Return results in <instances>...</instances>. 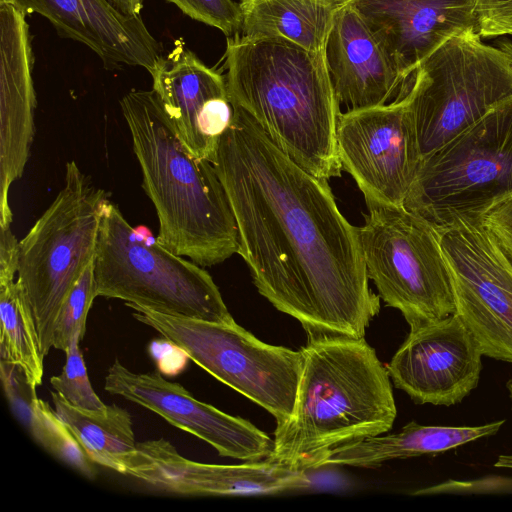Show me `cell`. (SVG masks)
<instances>
[{
  "mask_svg": "<svg viewBox=\"0 0 512 512\" xmlns=\"http://www.w3.org/2000/svg\"><path fill=\"white\" fill-rule=\"evenodd\" d=\"M233 109L212 164L237 223V254L258 292L300 322L308 340L364 338L380 297L368 284L358 227L340 212L328 180Z\"/></svg>",
  "mask_w": 512,
  "mask_h": 512,
  "instance_id": "cell-1",
  "label": "cell"
},
{
  "mask_svg": "<svg viewBox=\"0 0 512 512\" xmlns=\"http://www.w3.org/2000/svg\"><path fill=\"white\" fill-rule=\"evenodd\" d=\"M226 85L233 106L312 175H341L336 128L340 113L325 53L290 42L227 37Z\"/></svg>",
  "mask_w": 512,
  "mask_h": 512,
  "instance_id": "cell-2",
  "label": "cell"
},
{
  "mask_svg": "<svg viewBox=\"0 0 512 512\" xmlns=\"http://www.w3.org/2000/svg\"><path fill=\"white\" fill-rule=\"evenodd\" d=\"M293 411L276 425L269 460L320 467L341 446L389 431L397 409L387 367L364 338L309 339Z\"/></svg>",
  "mask_w": 512,
  "mask_h": 512,
  "instance_id": "cell-3",
  "label": "cell"
},
{
  "mask_svg": "<svg viewBox=\"0 0 512 512\" xmlns=\"http://www.w3.org/2000/svg\"><path fill=\"white\" fill-rule=\"evenodd\" d=\"M120 107L158 217V242L202 267L238 253L237 223L214 165L188 150L157 93L131 90Z\"/></svg>",
  "mask_w": 512,
  "mask_h": 512,
  "instance_id": "cell-4",
  "label": "cell"
},
{
  "mask_svg": "<svg viewBox=\"0 0 512 512\" xmlns=\"http://www.w3.org/2000/svg\"><path fill=\"white\" fill-rule=\"evenodd\" d=\"M93 272L97 296L172 316L235 321L202 266L168 250L147 227H132L110 200L100 222Z\"/></svg>",
  "mask_w": 512,
  "mask_h": 512,
  "instance_id": "cell-5",
  "label": "cell"
},
{
  "mask_svg": "<svg viewBox=\"0 0 512 512\" xmlns=\"http://www.w3.org/2000/svg\"><path fill=\"white\" fill-rule=\"evenodd\" d=\"M106 191L96 187L74 160L64 186L19 242L17 283L31 310L41 351L53 347V329L71 289L93 262Z\"/></svg>",
  "mask_w": 512,
  "mask_h": 512,
  "instance_id": "cell-6",
  "label": "cell"
},
{
  "mask_svg": "<svg viewBox=\"0 0 512 512\" xmlns=\"http://www.w3.org/2000/svg\"><path fill=\"white\" fill-rule=\"evenodd\" d=\"M512 197V97L422 158L404 207L437 229Z\"/></svg>",
  "mask_w": 512,
  "mask_h": 512,
  "instance_id": "cell-7",
  "label": "cell"
},
{
  "mask_svg": "<svg viewBox=\"0 0 512 512\" xmlns=\"http://www.w3.org/2000/svg\"><path fill=\"white\" fill-rule=\"evenodd\" d=\"M365 202L359 236L368 278L383 302L401 312L410 330L456 313L439 230L404 206Z\"/></svg>",
  "mask_w": 512,
  "mask_h": 512,
  "instance_id": "cell-8",
  "label": "cell"
},
{
  "mask_svg": "<svg viewBox=\"0 0 512 512\" xmlns=\"http://www.w3.org/2000/svg\"><path fill=\"white\" fill-rule=\"evenodd\" d=\"M407 95L424 158L512 97V58L465 30L421 63Z\"/></svg>",
  "mask_w": 512,
  "mask_h": 512,
  "instance_id": "cell-9",
  "label": "cell"
},
{
  "mask_svg": "<svg viewBox=\"0 0 512 512\" xmlns=\"http://www.w3.org/2000/svg\"><path fill=\"white\" fill-rule=\"evenodd\" d=\"M133 317L156 330L213 377L268 411L276 424L293 411L302 352L264 343L231 323L208 322L127 304Z\"/></svg>",
  "mask_w": 512,
  "mask_h": 512,
  "instance_id": "cell-10",
  "label": "cell"
},
{
  "mask_svg": "<svg viewBox=\"0 0 512 512\" xmlns=\"http://www.w3.org/2000/svg\"><path fill=\"white\" fill-rule=\"evenodd\" d=\"M438 230L456 314L483 356L512 363V264L478 221Z\"/></svg>",
  "mask_w": 512,
  "mask_h": 512,
  "instance_id": "cell-11",
  "label": "cell"
},
{
  "mask_svg": "<svg viewBox=\"0 0 512 512\" xmlns=\"http://www.w3.org/2000/svg\"><path fill=\"white\" fill-rule=\"evenodd\" d=\"M337 155L365 198L404 206L422 156L407 93L368 109L340 112Z\"/></svg>",
  "mask_w": 512,
  "mask_h": 512,
  "instance_id": "cell-12",
  "label": "cell"
},
{
  "mask_svg": "<svg viewBox=\"0 0 512 512\" xmlns=\"http://www.w3.org/2000/svg\"><path fill=\"white\" fill-rule=\"evenodd\" d=\"M104 389L153 411L207 442L223 457L256 462L273 453L274 440L251 422L195 399L158 371L135 373L116 360L105 376Z\"/></svg>",
  "mask_w": 512,
  "mask_h": 512,
  "instance_id": "cell-13",
  "label": "cell"
},
{
  "mask_svg": "<svg viewBox=\"0 0 512 512\" xmlns=\"http://www.w3.org/2000/svg\"><path fill=\"white\" fill-rule=\"evenodd\" d=\"M482 356L476 340L454 313L410 330L386 367L394 386L414 403L452 406L477 387Z\"/></svg>",
  "mask_w": 512,
  "mask_h": 512,
  "instance_id": "cell-14",
  "label": "cell"
},
{
  "mask_svg": "<svg viewBox=\"0 0 512 512\" xmlns=\"http://www.w3.org/2000/svg\"><path fill=\"white\" fill-rule=\"evenodd\" d=\"M124 474L160 491L189 496L275 494L312 484L306 470L269 459L234 465L196 462L164 439L137 443Z\"/></svg>",
  "mask_w": 512,
  "mask_h": 512,
  "instance_id": "cell-15",
  "label": "cell"
},
{
  "mask_svg": "<svg viewBox=\"0 0 512 512\" xmlns=\"http://www.w3.org/2000/svg\"><path fill=\"white\" fill-rule=\"evenodd\" d=\"M150 74L181 141L193 155L213 163L234 113L225 76L205 65L181 40Z\"/></svg>",
  "mask_w": 512,
  "mask_h": 512,
  "instance_id": "cell-16",
  "label": "cell"
},
{
  "mask_svg": "<svg viewBox=\"0 0 512 512\" xmlns=\"http://www.w3.org/2000/svg\"><path fill=\"white\" fill-rule=\"evenodd\" d=\"M0 34V227H8V193L30 155L36 96L29 27L14 4L0 2Z\"/></svg>",
  "mask_w": 512,
  "mask_h": 512,
  "instance_id": "cell-17",
  "label": "cell"
},
{
  "mask_svg": "<svg viewBox=\"0 0 512 512\" xmlns=\"http://www.w3.org/2000/svg\"><path fill=\"white\" fill-rule=\"evenodd\" d=\"M404 84L452 36L476 30L474 0H349Z\"/></svg>",
  "mask_w": 512,
  "mask_h": 512,
  "instance_id": "cell-18",
  "label": "cell"
},
{
  "mask_svg": "<svg viewBox=\"0 0 512 512\" xmlns=\"http://www.w3.org/2000/svg\"><path fill=\"white\" fill-rule=\"evenodd\" d=\"M325 60L336 99L347 111L388 104L411 87L404 84L380 43L349 3L335 18Z\"/></svg>",
  "mask_w": 512,
  "mask_h": 512,
  "instance_id": "cell-19",
  "label": "cell"
},
{
  "mask_svg": "<svg viewBox=\"0 0 512 512\" xmlns=\"http://www.w3.org/2000/svg\"><path fill=\"white\" fill-rule=\"evenodd\" d=\"M504 420L479 426H427L415 421L396 433L368 437L330 451L322 460L325 465L374 468L394 459L434 454L495 435Z\"/></svg>",
  "mask_w": 512,
  "mask_h": 512,
  "instance_id": "cell-20",
  "label": "cell"
},
{
  "mask_svg": "<svg viewBox=\"0 0 512 512\" xmlns=\"http://www.w3.org/2000/svg\"><path fill=\"white\" fill-rule=\"evenodd\" d=\"M349 0H241L242 36L290 42L325 53L338 12Z\"/></svg>",
  "mask_w": 512,
  "mask_h": 512,
  "instance_id": "cell-21",
  "label": "cell"
},
{
  "mask_svg": "<svg viewBox=\"0 0 512 512\" xmlns=\"http://www.w3.org/2000/svg\"><path fill=\"white\" fill-rule=\"evenodd\" d=\"M19 242L10 227H0V354L19 365L35 387L42 384L44 355L26 298L15 276Z\"/></svg>",
  "mask_w": 512,
  "mask_h": 512,
  "instance_id": "cell-22",
  "label": "cell"
},
{
  "mask_svg": "<svg viewBox=\"0 0 512 512\" xmlns=\"http://www.w3.org/2000/svg\"><path fill=\"white\" fill-rule=\"evenodd\" d=\"M54 409L70 429L86 454L101 466L125 473L127 461L137 449L128 411L117 405L88 410L70 404L51 392Z\"/></svg>",
  "mask_w": 512,
  "mask_h": 512,
  "instance_id": "cell-23",
  "label": "cell"
},
{
  "mask_svg": "<svg viewBox=\"0 0 512 512\" xmlns=\"http://www.w3.org/2000/svg\"><path fill=\"white\" fill-rule=\"evenodd\" d=\"M3 388L15 414L33 437L51 454L88 478L96 474L95 462L86 454L55 409L36 395L25 372L8 366L1 372Z\"/></svg>",
  "mask_w": 512,
  "mask_h": 512,
  "instance_id": "cell-24",
  "label": "cell"
},
{
  "mask_svg": "<svg viewBox=\"0 0 512 512\" xmlns=\"http://www.w3.org/2000/svg\"><path fill=\"white\" fill-rule=\"evenodd\" d=\"M86 24L98 40L106 68L140 66L151 73L162 60L163 48L140 16L126 15L108 0H80Z\"/></svg>",
  "mask_w": 512,
  "mask_h": 512,
  "instance_id": "cell-25",
  "label": "cell"
},
{
  "mask_svg": "<svg viewBox=\"0 0 512 512\" xmlns=\"http://www.w3.org/2000/svg\"><path fill=\"white\" fill-rule=\"evenodd\" d=\"M15 6L25 16L40 14L61 37L86 45L102 58L100 44L86 24L80 0H15Z\"/></svg>",
  "mask_w": 512,
  "mask_h": 512,
  "instance_id": "cell-26",
  "label": "cell"
},
{
  "mask_svg": "<svg viewBox=\"0 0 512 512\" xmlns=\"http://www.w3.org/2000/svg\"><path fill=\"white\" fill-rule=\"evenodd\" d=\"M97 297L93 262L83 271L62 304L53 329V348L66 351L76 332L83 336L89 310Z\"/></svg>",
  "mask_w": 512,
  "mask_h": 512,
  "instance_id": "cell-27",
  "label": "cell"
},
{
  "mask_svg": "<svg viewBox=\"0 0 512 512\" xmlns=\"http://www.w3.org/2000/svg\"><path fill=\"white\" fill-rule=\"evenodd\" d=\"M83 335L78 331L65 351L66 362L62 372L53 376L50 383L54 390L75 407L88 410H102L106 404L94 392L87 373L84 358L79 347Z\"/></svg>",
  "mask_w": 512,
  "mask_h": 512,
  "instance_id": "cell-28",
  "label": "cell"
},
{
  "mask_svg": "<svg viewBox=\"0 0 512 512\" xmlns=\"http://www.w3.org/2000/svg\"><path fill=\"white\" fill-rule=\"evenodd\" d=\"M176 5L188 17L215 27L227 37L234 36L242 28V12L239 3L232 0H166Z\"/></svg>",
  "mask_w": 512,
  "mask_h": 512,
  "instance_id": "cell-29",
  "label": "cell"
},
{
  "mask_svg": "<svg viewBox=\"0 0 512 512\" xmlns=\"http://www.w3.org/2000/svg\"><path fill=\"white\" fill-rule=\"evenodd\" d=\"M474 14L481 38L512 36V0H474Z\"/></svg>",
  "mask_w": 512,
  "mask_h": 512,
  "instance_id": "cell-30",
  "label": "cell"
},
{
  "mask_svg": "<svg viewBox=\"0 0 512 512\" xmlns=\"http://www.w3.org/2000/svg\"><path fill=\"white\" fill-rule=\"evenodd\" d=\"M478 222L512 264V197L488 210Z\"/></svg>",
  "mask_w": 512,
  "mask_h": 512,
  "instance_id": "cell-31",
  "label": "cell"
},
{
  "mask_svg": "<svg viewBox=\"0 0 512 512\" xmlns=\"http://www.w3.org/2000/svg\"><path fill=\"white\" fill-rule=\"evenodd\" d=\"M115 8L126 15L140 16L144 0H108Z\"/></svg>",
  "mask_w": 512,
  "mask_h": 512,
  "instance_id": "cell-32",
  "label": "cell"
},
{
  "mask_svg": "<svg viewBox=\"0 0 512 512\" xmlns=\"http://www.w3.org/2000/svg\"><path fill=\"white\" fill-rule=\"evenodd\" d=\"M496 46L502 49L512 58V41L508 39L497 40Z\"/></svg>",
  "mask_w": 512,
  "mask_h": 512,
  "instance_id": "cell-33",
  "label": "cell"
},
{
  "mask_svg": "<svg viewBox=\"0 0 512 512\" xmlns=\"http://www.w3.org/2000/svg\"><path fill=\"white\" fill-rule=\"evenodd\" d=\"M506 389L508 391L509 399H510V402H511V409H512V379H509L506 382Z\"/></svg>",
  "mask_w": 512,
  "mask_h": 512,
  "instance_id": "cell-34",
  "label": "cell"
},
{
  "mask_svg": "<svg viewBox=\"0 0 512 512\" xmlns=\"http://www.w3.org/2000/svg\"><path fill=\"white\" fill-rule=\"evenodd\" d=\"M0 2L11 3L15 5V0H0Z\"/></svg>",
  "mask_w": 512,
  "mask_h": 512,
  "instance_id": "cell-35",
  "label": "cell"
}]
</instances>
